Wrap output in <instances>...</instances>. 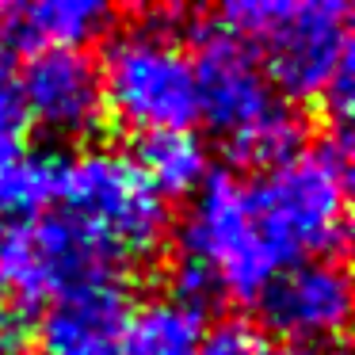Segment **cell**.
<instances>
[{
    "label": "cell",
    "instance_id": "1",
    "mask_svg": "<svg viewBox=\"0 0 355 355\" xmlns=\"http://www.w3.org/2000/svg\"><path fill=\"white\" fill-rule=\"evenodd\" d=\"M347 157L340 130L252 180L207 176L184 222V260L199 263L218 294L245 302L291 263L332 260L347 241Z\"/></svg>",
    "mask_w": 355,
    "mask_h": 355
},
{
    "label": "cell",
    "instance_id": "2",
    "mask_svg": "<svg viewBox=\"0 0 355 355\" xmlns=\"http://www.w3.org/2000/svg\"><path fill=\"white\" fill-rule=\"evenodd\" d=\"M191 69L202 123L233 161L271 168L302 149L306 123L268 80L252 50L218 19L195 27Z\"/></svg>",
    "mask_w": 355,
    "mask_h": 355
},
{
    "label": "cell",
    "instance_id": "3",
    "mask_svg": "<svg viewBox=\"0 0 355 355\" xmlns=\"http://www.w3.org/2000/svg\"><path fill=\"white\" fill-rule=\"evenodd\" d=\"M218 24L256 54L286 100H321L355 69L352 8L344 0H241Z\"/></svg>",
    "mask_w": 355,
    "mask_h": 355
},
{
    "label": "cell",
    "instance_id": "4",
    "mask_svg": "<svg viewBox=\"0 0 355 355\" xmlns=\"http://www.w3.org/2000/svg\"><path fill=\"white\" fill-rule=\"evenodd\" d=\"M100 85L115 123L141 138L187 130L199 119L191 54L172 31V12H157L107 42Z\"/></svg>",
    "mask_w": 355,
    "mask_h": 355
},
{
    "label": "cell",
    "instance_id": "5",
    "mask_svg": "<svg viewBox=\"0 0 355 355\" xmlns=\"http://www.w3.org/2000/svg\"><path fill=\"white\" fill-rule=\"evenodd\" d=\"M65 218L85 225L123 263L146 260L168 233V199L138 161L115 149H80L54 161V199Z\"/></svg>",
    "mask_w": 355,
    "mask_h": 355
},
{
    "label": "cell",
    "instance_id": "6",
    "mask_svg": "<svg viewBox=\"0 0 355 355\" xmlns=\"http://www.w3.org/2000/svg\"><path fill=\"white\" fill-rule=\"evenodd\" d=\"M126 263L65 214H24L0 225V298L42 309L88 283H119Z\"/></svg>",
    "mask_w": 355,
    "mask_h": 355
},
{
    "label": "cell",
    "instance_id": "7",
    "mask_svg": "<svg viewBox=\"0 0 355 355\" xmlns=\"http://www.w3.org/2000/svg\"><path fill=\"white\" fill-rule=\"evenodd\" d=\"M16 88L19 115L50 138H88L107 115L100 65L85 50H35Z\"/></svg>",
    "mask_w": 355,
    "mask_h": 355
},
{
    "label": "cell",
    "instance_id": "8",
    "mask_svg": "<svg viewBox=\"0 0 355 355\" xmlns=\"http://www.w3.org/2000/svg\"><path fill=\"white\" fill-rule=\"evenodd\" d=\"M263 324L294 344H332L352 313V286L336 260H302L260 291Z\"/></svg>",
    "mask_w": 355,
    "mask_h": 355
},
{
    "label": "cell",
    "instance_id": "9",
    "mask_svg": "<svg viewBox=\"0 0 355 355\" xmlns=\"http://www.w3.org/2000/svg\"><path fill=\"white\" fill-rule=\"evenodd\" d=\"M130 302L123 283H88L42 313V355H119Z\"/></svg>",
    "mask_w": 355,
    "mask_h": 355
},
{
    "label": "cell",
    "instance_id": "10",
    "mask_svg": "<svg viewBox=\"0 0 355 355\" xmlns=\"http://www.w3.org/2000/svg\"><path fill=\"white\" fill-rule=\"evenodd\" d=\"M111 19L115 12L100 0H35L12 12L19 42L39 50H80L107 31Z\"/></svg>",
    "mask_w": 355,
    "mask_h": 355
},
{
    "label": "cell",
    "instance_id": "11",
    "mask_svg": "<svg viewBox=\"0 0 355 355\" xmlns=\"http://www.w3.org/2000/svg\"><path fill=\"white\" fill-rule=\"evenodd\" d=\"M202 336V309L164 294L130 313L119 355H199Z\"/></svg>",
    "mask_w": 355,
    "mask_h": 355
},
{
    "label": "cell",
    "instance_id": "12",
    "mask_svg": "<svg viewBox=\"0 0 355 355\" xmlns=\"http://www.w3.org/2000/svg\"><path fill=\"white\" fill-rule=\"evenodd\" d=\"M207 146L191 130L149 134L138 141V168L149 176V184L168 199L187 195L207 180Z\"/></svg>",
    "mask_w": 355,
    "mask_h": 355
},
{
    "label": "cell",
    "instance_id": "13",
    "mask_svg": "<svg viewBox=\"0 0 355 355\" xmlns=\"http://www.w3.org/2000/svg\"><path fill=\"white\" fill-rule=\"evenodd\" d=\"M199 355H275V347L268 344L263 329L248 321H222L202 336V347Z\"/></svg>",
    "mask_w": 355,
    "mask_h": 355
},
{
    "label": "cell",
    "instance_id": "14",
    "mask_svg": "<svg viewBox=\"0 0 355 355\" xmlns=\"http://www.w3.org/2000/svg\"><path fill=\"white\" fill-rule=\"evenodd\" d=\"M27 149H24V130H19V119H0V191L8 187L12 172L24 164Z\"/></svg>",
    "mask_w": 355,
    "mask_h": 355
},
{
    "label": "cell",
    "instance_id": "15",
    "mask_svg": "<svg viewBox=\"0 0 355 355\" xmlns=\"http://www.w3.org/2000/svg\"><path fill=\"white\" fill-rule=\"evenodd\" d=\"M19 347V329L8 317V309H0V355H16Z\"/></svg>",
    "mask_w": 355,
    "mask_h": 355
},
{
    "label": "cell",
    "instance_id": "16",
    "mask_svg": "<svg viewBox=\"0 0 355 355\" xmlns=\"http://www.w3.org/2000/svg\"><path fill=\"white\" fill-rule=\"evenodd\" d=\"M283 355H347L340 344H294L291 352H283Z\"/></svg>",
    "mask_w": 355,
    "mask_h": 355
}]
</instances>
